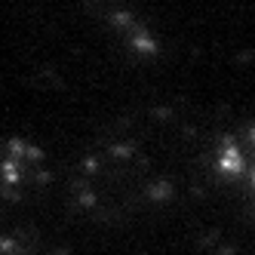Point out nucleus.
I'll return each mask as SVG.
<instances>
[{
    "label": "nucleus",
    "instance_id": "2",
    "mask_svg": "<svg viewBox=\"0 0 255 255\" xmlns=\"http://www.w3.org/2000/svg\"><path fill=\"white\" fill-rule=\"evenodd\" d=\"M246 141L252 144V151H255V126H249V132H246Z\"/></svg>",
    "mask_w": 255,
    "mask_h": 255
},
{
    "label": "nucleus",
    "instance_id": "3",
    "mask_svg": "<svg viewBox=\"0 0 255 255\" xmlns=\"http://www.w3.org/2000/svg\"><path fill=\"white\" fill-rule=\"evenodd\" d=\"M246 181H249V188L255 191V169H249V175H246Z\"/></svg>",
    "mask_w": 255,
    "mask_h": 255
},
{
    "label": "nucleus",
    "instance_id": "1",
    "mask_svg": "<svg viewBox=\"0 0 255 255\" xmlns=\"http://www.w3.org/2000/svg\"><path fill=\"white\" fill-rule=\"evenodd\" d=\"M215 163H218V172L228 175V178H246L249 169H252L237 138H225L222 141V151H218V160Z\"/></svg>",
    "mask_w": 255,
    "mask_h": 255
}]
</instances>
